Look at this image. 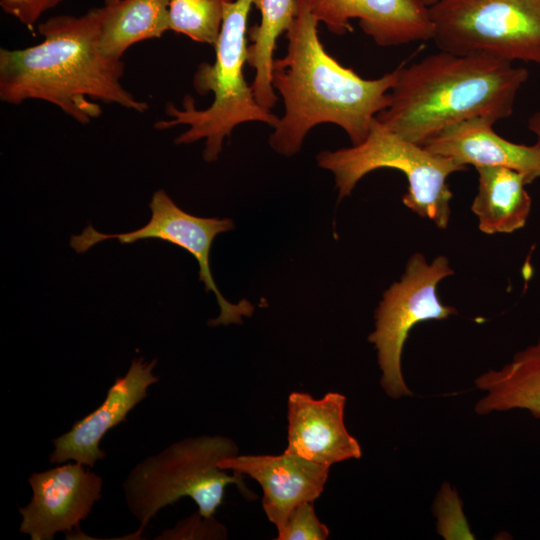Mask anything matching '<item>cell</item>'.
<instances>
[{"mask_svg":"<svg viewBox=\"0 0 540 540\" xmlns=\"http://www.w3.org/2000/svg\"><path fill=\"white\" fill-rule=\"evenodd\" d=\"M156 364L157 359L134 358L126 374L117 377L110 386L102 404L52 440L54 450L49 462L75 461L94 467L96 461L104 459L101 440L110 429L126 421L129 412L147 397L149 387L159 381L153 373Z\"/></svg>","mask_w":540,"mask_h":540,"instance_id":"cell-11","label":"cell"},{"mask_svg":"<svg viewBox=\"0 0 540 540\" xmlns=\"http://www.w3.org/2000/svg\"><path fill=\"white\" fill-rule=\"evenodd\" d=\"M316 161L334 174L339 200L349 196L359 180L376 169L402 172L408 181V190L402 198L404 205L440 229L448 226L451 215L452 192L447 179L452 173L467 169L403 139L376 118L364 141L350 148L322 151Z\"/></svg>","mask_w":540,"mask_h":540,"instance_id":"cell-6","label":"cell"},{"mask_svg":"<svg viewBox=\"0 0 540 540\" xmlns=\"http://www.w3.org/2000/svg\"><path fill=\"white\" fill-rule=\"evenodd\" d=\"M454 274L448 259L439 255L428 262L421 253L407 261L401 279L393 283L382 296L375 311V329L368 336L377 350L380 384L393 398L412 396L401 367L403 346L411 329L429 320H444L457 313L444 305L437 296L440 281Z\"/></svg>","mask_w":540,"mask_h":540,"instance_id":"cell-8","label":"cell"},{"mask_svg":"<svg viewBox=\"0 0 540 540\" xmlns=\"http://www.w3.org/2000/svg\"><path fill=\"white\" fill-rule=\"evenodd\" d=\"M233 0H169V30L215 46L223 23L224 8Z\"/></svg>","mask_w":540,"mask_h":540,"instance_id":"cell-20","label":"cell"},{"mask_svg":"<svg viewBox=\"0 0 540 540\" xmlns=\"http://www.w3.org/2000/svg\"><path fill=\"white\" fill-rule=\"evenodd\" d=\"M312 14L336 35L352 32L358 19L363 32L383 47L432 40L429 8L417 0H309Z\"/></svg>","mask_w":540,"mask_h":540,"instance_id":"cell-12","label":"cell"},{"mask_svg":"<svg viewBox=\"0 0 540 540\" xmlns=\"http://www.w3.org/2000/svg\"><path fill=\"white\" fill-rule=\"evenodd\" d=\"M169 0H119L103 6L101 51L122 59L137 42L160 38L169 30Z\"/></svg>","mask_w":540,"mask_h":540,"instance_id":"cell-18","label":"cell"},{"mask_svg":"<svg viewBox=\"0 0 540 540\" xmlns=\"http://www.w3.org/2000/svg\"><path fill=\"white\" fill-rule=\"evenodd\" d=\"M417 1L420 2L422 5H424L425 7L430 8L431 6H433L440 0H417Z\"/></svg>","mask_w":540,"mask_h":540,"instance_id":"cell-26","label":"cell"},{"mask_svg":"<svg viewBox=\"0 0 540 540\" xmlns=\"http://www.w3.org/2000/svg\"><path fill=\"white\" fill-rule=\"evenodd\" d=\"M295 18L286 31L284 57L274 59L272 86L282 96L284 114L269 137L271 148L286 157L298 153L316 125L341 127L353 145L365 140L377 114L390 103L399 66L377 79H364L324 48L309 0H296Z\"/></svg>","mask_w":540,"mask_h":540,"instance_id":"cell-1","label":"cell"},{"mask_svg":"<svg viewBox=\"0 0 540 540\" xmlns=\"http://www.w3.org/2000/svg\"><path fill=\"white\" fill-rule=\"evenodd\" d=\"M254 0H233L224 8L223 23L214 46L215 61L201 63L193 77V87L200 95L213 94L212 104L197 109L191 95L183 99L182 109L166 105L171 119L157 121L156 129L177 125L189 128L176 139V144H191L205 139L203 159L214 162L222 151L223 141L233 129L246 122H263L275 127L279 117L260 105L243 73L247 62V22Z\"/></svg>","mask_w":540,"mask_h":540,"instance_id":"cell-4","label":"cell"},{"mask_svg":"<svg viewBox=\"0 0 540 540\" xmlns=\"http://www.w3.org/2000/svg\"><path fill=\"white\" fill-rule=\"evenodd\" d=\"M103 1H104L105 5H110V4H113V3H115V2H117L119 0H103Z\"/></svg>","mask_w":540,"mask_h":540,"instance_id":"cell-27","label":"cell"},{"mask_svg":"<svg viewBox=\"0 0 540 540\" xmlns=\"http://www.w3.org/2000/svg\"><path fill=\"white\" fill-rule=\"evenodd\" d=\"M103 7L82 16L58 15L37 25L43 41L24 49H0V99L49 102L81 124L98 118L100 105L148 110L121 84L125 64L100 48Z\"/></svg>","mask_w":540,"mask_h":540,"instance_id":"cell-2","label":"cell"},{"mask_svg":"<svg viewBox=\"0 0 540 540\" xmlns=\"http://www.w3.org/2000/svg\"><path fill=\"white\" fill-rule=\"evenodd\" d=\"M438 533L445 539H473L462 511L458 495L445 483L437 495L434 507Z\"/></svg>","mask_w":540,"mask_h":540,"instance_id":"cell-21","label":"cell"},{"mask_svg":"<svg viewBox=\"0 0 540 540\" xmlns=\"http://www.w3.org/2000/svg\"><path fill=\"white\" fill-rule=\"evenodd\" d=\"M494 123L473 117L447 127L422 146L464 167H508L524 173L530 183L540 177V148L502 138L493 130Z\"/></svg>","mask_w":540,"mask_h":540,"instance_id":"cell-15","label":"cell"},{"mask_svg":"<svg viewBox=\"0 0 540 540\" xmlns=\"http://www.w3.org/2000/svg\"><path fill=\"white\" fill-rule=\"evenodd\" d=\"M314 502H304L295 507L277 529L278 540H325L329 529L317 517Z\"/></svg>","mask_w":540,"mask_h":540,"instance_id":"cell-22","label":"cell"},{"mask_svg":"<svg viewBox=\"0 0 540 540\" xmlns=\"http://www.w3.org/2000/svg\"><path fill=\"white\" fill-rule=\"evenodd\" d=\"M528 78L526 68L507 61L439 50L409 66L399 65L390 103L376 119L403 139L423 145L473 117L495 122L510 117Z\"/></svg>","mask_w":540,"mask_h":540,"instance_id":"cell-3","label":"cell"},{"mask_svg":"<svg viewBox=\"0 0 540 540\" xmlns=\"http://www.w3.org/2000/svg\"><path fill=\"white\" fill-rule=\"evenodd\" d=\"M346 397L328 392L315 399L304 392H292L287 403V447L284 451L327 467L359 459L358 440L344 422Z\"/></svg>","mask_w":540,"mask_h":540,"instance_id":"cell-13","label":"cell"},{"mask_svg":"<svg viewBox=\"0 0 540 540\" xmlns=\"http://www.w3.org/2000/svg\"><path fill=\"white\" fill-rule=\"evenodd\" d=\"M474 384L483 393L474 406L478 415L519 409L540 418V337L507 364L477 376Z\"/></svg>","mask_w":540,"mask_h":540,"instance_id":"cell-16","label":"cell"},{"mask_svg":"<svg viewBox=\"0 0 540 540\" xmlns=\"http://www.w3.org/2000/svg\"><path fill=\"white\" fill-rule=\"evenodd\" d=\"M63 0H0L2 9L33 32L41 15Z\"/></svg>","mask_w":540,"mask_h":540,"instance_id":"cell-24","label":"cell"},{"mask_svg":"<svg viewBox=\"0 0 540 540\" xmlns=\"http://www.w3.org/2000/svg\"><path fill=\"white\" fill-rule=\"evenodd\" d=\"M527 127L537 137L536 145L540 148V112H536L529 117Z\"/></svg>","mask_w":540,"mask_h":540,"instance_id":"cell-25","label":"cell"},{"mask_svg":"<svg viewBox=\"0 0 540 540\" xmlns=\"http://www.w3.org/2000/svg\"><path fill=\"white\" fill-rule=\"evenodd\" d=\"M238 451L228 437L202 435L176 441L135 465L122 489L129 512L140 523L138 530L143 532L162 508L183 497H190L202 516L212 517L227 485L236 484L247 495L242 474L220 467Z\"/></svg>","mask_w":540,"mask_h":540,"instance_id":"cell-5","label":"cell"},{"mask_svg":"<svg viewBox=\"0 0 540 540\" xmlns=\"http://www.w3.org/2000/svg\"><path fill=\"white\" fill-rule=\"evenodd\" d=\"M220 467L246 474L260 484L263 510L277 529L295 507L321 495L330 468L286 451L281 455H236L223 459Z\"/></svg>","mask_w":540,"mask_h":540,"instance_id":"cell-14","label":"cell"},{"mask_svg":"<svg viewBox=\"0 0 540 540\" xmlns=\"http://www.w3.org/2000/svg\"><path fill=\"white\" fill-rule=\"evenodd\" d=\"M88 467V466H87ZM75 462L32 473L31 500L19 508V531L31 540H52L58 532H72L91 513L100 498L101 476Z\"/></svg>","mask_w":540,"mask_h":540,"instance_id":"cell-10","label":"cell"},{"mask_svg":"<svg viewBox=\"0 0 540 540\" xmlns=\"http://www.w3.org/2000/svg\"><path fill=\"white\" fill-rule=\"evenodd\" d=\"M151 219L143 227L120 234H105L92 225L80 235H72L70 246L76 253L86 252L95 244L110 239H117L121 244L134 243L143 239H160L179 246L192 254L199 264V279L205 285L206 292L212 291L220 307L217 318L210 320V326L240 324L242 317L252 315L254 307L247 300L237 304L227 301L218 290L209 265V254L215 237L234 228L229 218H203L185 212L169 195L160 189L154 192L149 203Z\"/></svg>","mask_w":540,"mask_h":540,"instance_id":"cell-9","label":"cell"},{"mask_svg":"<svg viewBox=\"0 0 540 540\" xmlns=\"http://www.w3.org/2000/svg\"><path fill=\"white\" fill-rule=\"evenodd\" d=\"M429 14L439 50L540 65V0H440Z\"/></svg>","mask_w":540,"mask_h":540,"instance_id":"cell-7","label":"cell"},{"mask_svg":"<svg viewBox=\"0 0 540 540\" xmlns=\"http://www.w3.org/2000/svg\"><path fill=\"white\" fill-rule=\"evenodd\" d=\"M227 530L212 517L202 516L199 512L181 520L173 528L164 530L155 537L158 540L184 539H226Z\"/></svg>","mask_w":540,"mask_h":540,"instance_id":"cell-23","label":"cell"},{"mask_svg":"<svg viewBox=\"0 0 540 540\" xmlns=\"http://www.w3.org/2000/svg\"><path fill=\"white\" fill-rule=\"evenodd\" d=\"M260 12V23L248 30L251 44L247 49V63L255 70L251 84L255 98L267 109L278 100L272 86L273 54L280 35L292 24L296 0H254Z\"/></svg>","mask_w":540,"mask_h":540,"instance_id":"cell-19","label":"cell"},{"mask_svg":"<svg viewBox=\"0 0 540 540\" xmlns=\"http://www.w3.org/2000/svg\"><path fill=\"white\" fill-rule=\"evenodd\" d=\"M478 190L471 210L479 229L486 234L512 233L524 227L531 210V198L525 189L528 177L501 166L476 168Z\"/></svg>","mask_w":540,"mask_h":540,"instance_id":"cell-17","label":"cell"}]
</instances>
